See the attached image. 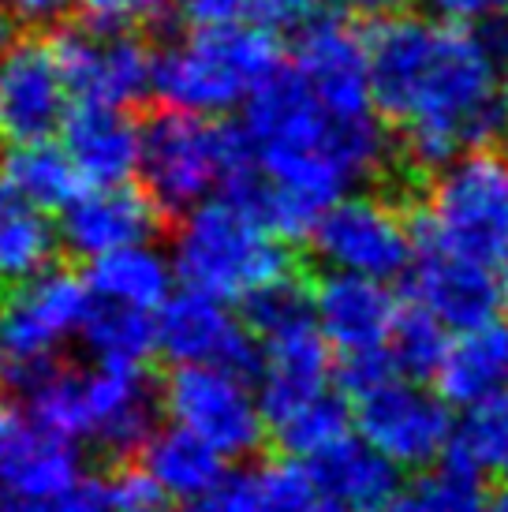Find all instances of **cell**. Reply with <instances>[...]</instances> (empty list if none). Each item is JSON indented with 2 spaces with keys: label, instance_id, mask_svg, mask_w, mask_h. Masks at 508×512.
Instances as JSON below:
<instances>
[{
  "label": "cell",
  "instance_id": "obj_1",
  "mask_svg": "<svg viewBox=\"0 0 508 512\" xmlns=\"http://www.w3.org/2000/svg\"><path fill=\"white\" fill-rule=\"evenodd\" d=\"M505 45L490 27L396 12L370 30V98L415 172H438L505 131Z\"/></svg>",
  "mask_w": 508,
  "mask_h": 512
},
{
  "label": "cell",
  "instance_id": "obj_2",
  "mask_svg": "<svg viewBox=\"0 0 508 512\" xmlns=\"http://www.w3.org/2000/svg\"><path fill=\"white\" fill-rule=\"evenodd\" d=\"M254 172L232 187L288 243L311 240L318 217L389 169L381 113L329 109L296 68H281L243 109Z\"/></svg>",
  "mask_w": 508,
  "mask_h": 512
},
{
  "label": "cell",
  "instance_id": "obj_3",
  "mask_svg": "<svg viewBox=\"0 0 508 512\" xmlns=\"http://www.w3.org/2000/svg\"><path fill=\"white\" fill-rule=\"evenodd\" d=\"M172 262L180 285L228 303H247L269 285L292 277L288 240L232 191L180 214L172 236Z\"/></svg>",
  "mask_w": 508,
  "mask_h": 512
},
{
  "label": "cell",
  "instance_id": "obj_4",
  "mask_svg": "<svg viewBox=\"0 0 508 512\" xmlns=\"http://www.w3.org/2000/svg\"><path fill=\"white\" fill-rule=\"evenodd\" d=\"M281 68V42L269 23L191 27L187 38L157 53L154 98L184 113L228 116L247 109Z\"/></svg>",
  "mask_w": 508,
  "mask_h": 512
},
{
  "label": "cell",
  "instance_id": "obj_5",
  "mask_svg": "<svg viewBox=\"0 0 508 512\" xmlns=\"http://www.w3.org/2000/svg\"><path fill=\"white\" fill-rule=\"evenodd\" d=\"M254 172L243 124L221 116L161 109L142 124V187L165 214H187L213 195H225Z\"/></svg>",
  "mask_w": 508,
  "mask_h": 512
},
{
  "label": "cell",
  "instance_id": "obj_6",
  "mask_svg": "<svg viewBox=\"0 0 508 512\" xmlns=\"http://www.w3.org/2000/svg\"><path fill=\"white\" fill-rule=\"evenodd\" d=\"M415 240L501 270L508 262V157L475 146L430 172L419 202Z\"/></svg>",
  "mask_w": 508,
  "mask_h": 512
},
{
  "label": "cell",
  "instance_id": "obj_7",
  "mask_svg": "<svg viewBox=\"0 0 508 512\" xmlns=\"http://www.w3.org/2000/svg\"><path fill=\"white\" fill-rule=\"evenodd\" d=\"M247 322L258 337V397L273 427L299 404L329 389L333 344L318 326L314 292H307L296 277H284L247 299Z\"/></svg>",
  "mask_w": 508,
  "mask_h": 512
},
{
  "label": "cell",
  "instance_id": "obj_8",
  "mask_svg": "<svg viewBox=\"0 0 508 512\" xmlns=\"http://www.w3.org/2000/svg\"><path fill=\"white\" fill-rule=\"evenodd\" d=\"M94 303L86 277L53 266L8 288L0 296V389L27 393L57 367L68 344L86 333Z\"/></svg>",
  "mask_w": 508,
  "mask_h": 512
},
{
  "label": "cell",
  "instance_id": "obj_9",
  "mask_svg": "<svg viewBox=\"0 0 508 512\" xmlns=\"http://www.w3.org/2000/svg\"><path fill=\"white\" fill-rule=\"evenodd\" d=\"M161 412L169 423L210 441L225 460H247L266 445V408L247 370L191 363L176 367L161 389Z\"/></svg>",
  "mask_w": 508,
  "mask_h": 512
},
{
  "label": "cell",
  "instance_id": "obj_10",
  "mask_svg": "<svg viewBox=\"0 0 508 512\" xmlns=\"http://www.w3.org/2000/svg\"><path fill=\"white\" fill-rule=\"evenodd\" d=\"M311 247L325 262V270L393 281L415 262L419 240H415V221H408L396 202L355 191L340 195L318 217Z\"/></svg>",
  "mask_w": 508,
  "mask_h": 512
},
{
  "label": "cell",
  "instance_id": "obj_11",
  "mask_svg": "<svg viewBox=\"0 0 508 512\" xmlns=\"http://www.w3.org/2000/svg\"><path fill=\"white\" fill-rule=\"evenodd\" d=\"M355 434L393 460L396 468H430L449 453L452 404L438 389L419 385V378L396 374L352 397Z\"/></svg>",
  "mask_w": 508,
  "mask_h": 512
},
{
  "label": "cell",
  "instance_id": "obj_12",
  "mask_svg": "<svg viewBox=\"0 0 508 512\" xmlns=\"http://www.w3.org/2000/svg\"><path fill=\"white\" fill-rule=\"evenodd\" d=\"M71 98L57 45L19 38L0 53V150L57 139L68 124Z\"/></svg>",
  "mask_w": 508,
  "mask_h": 512
},
{
  "label": "cell",
  "instance_id": "obj_13",
  "mask_svg": "<svg viewBox=\"0 0 508 512\" xmlns=\"http://www.w3.org/2000/svg\"><path fill=\"white\" fill-rule=\"evenodd\" d=\"M53 45L68 72L71 94L79 101L131 109L135 101L154 94L157 53L135 30L83 23V27L60 30Z\"/></svg>",
  "mask_w": 508,
  "mask_h": 512
},
{
  "label": "cell",
  "instance_id": "obj_14",
  "mask_svg": "<svg viewBox=\"0 0 508 512\" xmlns=\"http://www.w3.org/2000/svg\"><path fill=\"white\" fill-rule=\"evenodd\" d=\"M292 68L337 113H370V34L352 15L318 12L296 27Z\"/></svg>",
  "mask_w": 508,
  "mask_h": 512
},
{
  "label": "cell",
  "instance_id": "obj_15",
  "mask_svg": "<svg viewBox=\"0 0 508 512\" xmlns=\"http://www.w3.org/2000/svg\"><path fill=\"white\" fill-rule=\"evenodd\" d=\"M157 341L161 356L176 367L213 363V367H258V337L251 322L243 326L232 303L198 288H180L157 311Z\"/></svg>",
  "mask_w": 508,
  "mask_h": 512
},
{
  "label": "cell",
  "instance_id": "obj_16",
  "mask_svg": "<svg viewBox=\"0 0 508 512\" xmlns=\"http://www.w3.org/2000/svg\"><path fill=\"white\" fill-rule=\"evenodd\" d=\"M161 206L146 187L124 184H86L60 210V240L68 251L94 262L113 251L150 243L161 228Z\"/></svg>",
  "mask_w": 508,
  "mask_h": 512
},
{
  "label": "cell",
  "instance_id": "obj_17",
  "mask_svg": "<svg viewBox=\"0 0 508 512\" xmlns=\"http://www.w3.org/2000/svg\"><path fill=\"white\" fill-rule=\"evenodd\" d=\"M86 400V438L105 453H142L154 438L161 393L146 378V367H109L98 363L83 370Z\"/></svg>",
  "mask_w": 508,
  "mask_h": 512
},
{
  "label": "cell",
  "instance_id": "obj_18",
  "mask_svg": "<svg viewBox=\"0 0 508 512\" xmlns=\"http://www.w3.org/2000/svg\"><path fill=\"white\" fill-rule=\"evenodd\" d=\"M411 303L426 307L452 333L482 326L505 307L494 266L456 255V251H441V247L415 251Z\"/></svg>",
  "mask_w": 508,
  "mask_h": 512
},
{
  "label": "cell",
  "instance_id": "obj_19",
  "mask_svg": "<svg viewBox=\"0 0 508 512\" xmlns=\"http://www.w3.org/2000/svg\"><path fill=\"white\" fill-rule=\"evenodd\" d=\"M314 314H318L325 341L344 359L389 348L400 303L378 277L329 270L314 288Z\"/></svg>",
  "mask_w": 508,
  "mask_h": 512
},
{
  "label": "cell",
  "instance_id": "obj_20",
  "mask_svg": "<svg viewBox=\"0 0 508 512\" xmlns=\"http://www.w3.org/2000/svg\"><path fill=\"white\" fill-rule=\"evenodd\" d=\"M64 150L86 184H124L139 176L142 165V124L120 105L79 101L71 105L64 124Z\"/></svg>",
  "mask_w": 508,
  "mask_h": 512
},
{
  "label": "cell",
  "instance_id": "obj_21",
  "mask_svg": "<svg viewBox=\"0 0 508 512\" xmlns=\"http://www.w3.org/2000/svg\"><path fill=\"white\" fill-rule=\"evenodd\" d=\"M438 393L452 408H475L482 400L508 393V322L490 318L482 326L460 329L434 374Z\"/></svg>",
  "mask_w": 508,
  "mask_h": 512
},
{
  "label": "cell",
  "instance_id": "obj_22",
  "mask_svg": "<svg viewBox=\"0 0 508 512\" xmlns=\"http://www.w3.org/2000/svg\"><path fill=\"white\" fill-rule=\"evenodd\" d=\"M83 479V453L79 441L53 434L45 427H15L8 453L0 460V486L38 505L57 501L64 490Z\"/></svg>",
  "mask_w": 508,
  "mask_h": 512
},
{
  "label": "cell",
  "instance_id": "obj_23",
  "mask_svg": "<svg viewBox=\"0 0 508 512\" xmlns=\"http://www.w3.org/2000/svg\"><path fill=\"white\" fill-rule=\"evenodd\" d=\"M314 479L333 501L352 512H381L400 494V471L367 438H344L318 460H307Z\"/></svg>",
  "mask_w": 508,
  "mask_h": 512
},
{
  "label": "cell",
  "instance_id": "obj_24",
  "mask_svg": "<svg viewBox=\"0 0 508 512\" xmlns=\"http://www.w3.org/2000/svg\"><path fill=\"white\" fill-rule=\"evenodd\" d=\"M57 247H64L60 221L0 172V285L12 288L45 273L57 258Z\"/></svg>",
  "mask_w": 508,
  "mask_h": 512
},
{
  "label": "cell",
  "instance_id": "obj_25",
  "mask_svg": "<svg viewBox=\"0 0 508 512\" xmlns=\"http://www.w3.org/2000/svg\"><path fill=\"white\" fill-rule=\"evenodd\" d=\"M86 281L94 288V296L120 307H139V311H161L172 299V288L180 281L172 255L157 251L154 240L135 243L124 251H113L105 258H94Z\"/></svg>",
  "mask_w": 508,
  "mask_h": 512
},
{
  "label": "cell",
  "instance_id": "obj_26",
  "mask_svg": "<svg viewBox=\"0 0 508 512\" xmlns=\"http://www.w3.org/2000/svg\"><path fill=\"white\" fill-rule=\"evenodd\" d=\"M142 464L157 479V486L165 490V498L187 505L225 475L228 460L213 449L210 441L169 423L165 430H154V438L142 445Z\"/></svg>",
  "mask_w": 508,
  "mask_h": 512
},
{
  "label": "cell",
  "instance_id": "obj_27",
  "mask_svg": "<svg viewBox=\"0 0 508 512\" xmlns=\"http://www.w3.org/2000/svg\"><path fill=\"white\" fill-rule=\"evenodd\" d=\"M0 172H4L30 202H38L49 214H60V210L86 187L83 172L75 169V161H71V154L64 150V143H53V139L4 150Z\"/></svg>",
  "mask_w": 508,
  "mask_h": 512
},
{
  "label": "cell",
  "instance_id": "obj_28",
  "mask_svg": "<svg viewBox=\"0 0 508 512\" xmlns=\"http://www.w3.org/2000/svg\"><path fill=\"white\" fill-rule=\"evenodd\" d=\"M90 356L109 367H146L154 352H161L157 341V314L139 307H120L98 299L83 333Z\"/></svg>",
  "mask_w": 508,
  "mask_h": 512
},
{
  "label": "cell",
  "instance_id": "obj_29",
  "mask_svg": "<svg viewBox=\"0 0 508 512\" xmlns=\"http://www.w3.org/2000/svg\"><path fill=\"white\" fill-rule=\"evenodd\" d=\"M445 464L479 479L490 471L508 475V393L464 408V419L452 430Z\"/></svg>",
  "mask_w": 508,
  "mask_h": 512
},
{
  "label": "cell",
  "instance_id": "obj_30",
  "mask_svg": "<svg viewBox=\"0 0 508 512\" xmlns=\"http://www.w3.org/2000/svg\"><path fill=\"white\" fill-rule=\"evenodd\" d=\"M352 427H355V412L348 408V400L337 397L333 389H325L314 400L299 404L296 412L277 419L269 430H273V438L281 441V449L288 456H296V460H318L333 445L352 438Z\"/></svg>",
  "mask_w": 508,
  "mask_h": 512
},
{
  "label": "cell",
  "instance_id": "obj_31",
  "mask_svg": "<svg viewBox=\"0 0 508 512\" xmlns=\"http://www.w3.org/2000/svg\"><path fill=\"white\" fill-rule=\"evenodd\" d=\"M449 333L434 318V314L419 307V303H408L400 307V318H396V329L389 337V352H393V363L400 374L408 378H434L441 367V359L449 352Z\"/></svg>",
  "mask_w": 508,
  "mask_h": 512
},
{
  "label": "cell",
  "instance_id": "obj_32",
  "mask_svg": "<svg viewBox=\"0 0 508 512\" xmlns=\"http://www.w3.org/2000/svg\"><path fill=\"white\" fill-rule=\"evenodd\" d=\"M258 512H352L325 494L307 460H277L258 471Z\"/></svg>",
  "mask_w": 508,
  "mask_h": 512
},
{
  "label": "cell",
  "instance_id": "obj_33",
  "mask_svg": "<svg viewBox=\"0 0 508 512\" xmlns=\"http://www.w3.org/2000/svg\"><path fill=\"white\" fill-rule=\"evenodd\" d=\"M490 501L482 498L479 475H467L460 468L423 475L415 486L400 490L381 512H486Z\"/></svg>",
  "mask_w": 508,
  "mask_h": 512
},
{
  "label": "cell",
  "instance_id": "obj_34",
  "mask_svg": "<svg viewBox=\"0 0 508 512\" xmlns=\"http://www.w3.org/2000/svg\"><path fill=\"white\" fill-rule=\"evenodd\" d=\"M184 512H258V471H225L210 490L187 501Z\"/></svg>",
  "mask_w": 508,
  "mask_h": 512
},
{
  "label": "cell",
  "instance_id": "obj_35",
  "mask_svg": "<svg viewBox=\"0 0 508 512\" xmlns=\"http://www.w3.org/2000/svg\"><path fill=\"white\" fill-rule=\"evenodd\" d=\"M86 23L113 30H139L165 12V0H75Z\"/></svg>",
  "mask_w": 508,
  "mask_h": 512
},
{
  "label": "cell",
  "instance_id": "obj_36",
  "mask_svg": "<svg viewBox=\"0 0 508 512\" xmlns=\"http://www.w3.org/2000/svg\"><path fill=\"white\" fill-rule=\"evenodd\" d=\"M113 494L120 501V512H161L165 505V490L157 486V479L146 471V464L139 468H124L113 475Z\"/></svg>",
  "mask_w": 508,
  "mask_h": 512
},
{
  "label": "cell",
  "instance_id": "obj_37",
  "mask_svg": "<svg viewBox=\"0 0 508 512\" xmlns=\"http://www.w3.org/2000/svg\"><path fill=\"white\" fill-rule=\"evenodd\" d=\"M45 512H120V501L113 494V479L83 475L79 483L64 490L57 501H49Z\"/></svg>",
  "mask_w": 508,
  "mask_h": 512
},
{
  "label": "cell",
  "instance_id": "obj_38",
  "mask_svg": "<svg viewBox=\"0 0 508 512\" xmlns=\"http://www.w3.org/2000/svg\"><path fill=\"white\" fill-rule=\"evenodd\" d=\"M180 12L191 27H236L247 19H258L254 0H180Z\"/></svg>",
  "mask_w": 508,
  "mask_h": 512
},
{
  "label": "cell",
  "instance_id": "obj_39",
  "mask_svg": "<svg viewBox=\"0 0 508 512\" xmlns=\"http://www.w3.org/2000/svg\"><path fill=\"white\" fill-rule=\"evenodd\" d=\"M441 19L467 27H497L508 19V0H426Z\"/></svg>",
  "mask_w": 508,
  "mask_h": 512
},
{
  "label": "cell",
  "instance_id": "obj_40",
  "mask_svg": "<svg viewBox=\"0 0 508 512\" xmlns=\"http://www.w3.org/2000/svg\"><path fill=\"white\" fill-rule=\"evenodd\" d=\"M322 8V0H254V12L269 27H303Z\"/></svg>",
  "mask_w": 508,
  "mask_h": 512
},
{
  "label": "cell",
  "instance_id": "obj_41",
  "mask_svg": "<svg viewBox=\"0 0 508 512\" xmlns=\"http://www.w3.org/2000/svg\"><path fill=\"white\" fill-rule=\"evenodd\" d=\"M0 4H4L19 23H27V27H45V23H57L75 0H0Z\"/></svg>",
  "mask_w": 508,
  "mask_h": 512
},
{
  "label": "cell",
  "instance_id": "obj_42",
  "mask_svg": "<svg viewBox=\"0 0 508 512\" xmlns=\"http://www.w3.org/2000/svg\"><path fill=\"white\" fill-rule=\"evenodd\" d=\"M340 12L348 15H367V19H385V15L408 12L411 0H337Z\"/></svg>",
  "mask_w": 508,
  "mask_h": 512
},
{
  "label": "cell",
  "instance_id": "obj_43",
  "mask_svg": "<svg viewBox=\"0 0 508 512\" xmlns=\"http://www.w3.org/2000/svg\"><path fill=\"white\" fill-rule=\"evenodd\" d=\"M0 512H45V505L19 498V494H12L8 486H0Z\"/></svg>",
  "mask_w": 508,
  "mask_h": 512
},
{
  "label": "cell",
  "instance_id": "obj_44",
  "mask_svg": "<svg viewBox=\"0 0 508 512\" xmlns=\"http://www.w3.org/2000/svg\"><path fill=\"white\" fill-rule=\"evenodd\" d=\"M15 42H19V19L0 4V53L12 49Z\"/></svg>",
  "mask_w": 508,
  "mask_h": 512
},
{
  "label": "cell",
  "instance_id": "obj_45",
  "mask_svg": "<svg viewBox=\"0 0 508 512\" xmlns=\"http://www.w3.org/2000/svg\"><path fill=\"white\" fill-rule=\"evenodd\" d=\"M12 434H15V419H12V412H8V404L0 400V460H4V453H8Z\"/></svg>",
  "mask_w": 508,
  "mask_h": 512
},
{
  "label": "cell",
  "instance_id": "obj_46",
  "mask_svg": "<svg viewBox=\"0 0 508 512\" xmlns=\"http://www.w3.org/2000/svg\"><path fill=\"white\" fill-rule=\"evenodd\" d=\"M486 512H508V486L497 494L494 501H490V505H486Z\"/></svg>",
  "mask_w": 508,
  "mask_h": 512
},
{
  "label": "cell",
  "instance_id": "obj_47",
  "mask_svg": "<svg viewBox=\"0 0 508 512\" xmlns=\"http://www.w3.org/2000/svg\"><path fill=\"white\" fill-rule=\"evenodd\" d=\"M501 90H505V105H508V45L501 53Z\"/></svg>",
  "mask_w": 508,
  "mask_h": 512
},
{
  "label": "cell",
  "instance_id": "obj_48",
  "mask_svg": "<svg viewBox=\"0 0 508 512\" xmlns=\"http://www.w3.org/2000/svg\"><path fill=\"white\" fill-rule=\"evenodd\" d=\"M497 281H501V303L508 307V262L501 266V273H497Z\"/></svg>",
  "mask_w": 508,
  "mask_h": 512
},
{
  "label": "cell",
  "instance_id": "obj_49",
  "mask_svg": "<svg viewBox=\"0 0 508 512\" xmlns=\"http://www.w3.org/2000/svg\"><path fill=\"white\" fill-rule=\"evenodd\" d=\"M505 157H508V143H505Z\"/></svg>",
  "mask_w": 508,
  "mask_h": 512
}]
</instances>
